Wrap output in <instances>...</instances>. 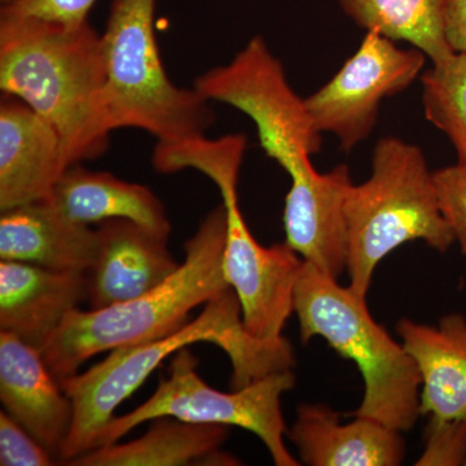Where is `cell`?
<instances>
[{
	"instance_id": "1",
	"label": "cell",
	"mask_w": 466,
	"mask_h": 466,
	"mask_svg": "<svg viewBox=\"0 0 466 466\" xmlns=\"http://www.w3.org/2000/svg\"><path fill=\"white\" fill-rule=\"evenodd\" d=\"M0 90L25 101L56 130L70 164L109 149L103 39L88 21H56L0 11Z\"/></svg>"
},
{
	"instance_id": "2",
	"label": "cell",
	"mask_w": 466,
	"mask_h": 466,
	"mask_svg": "<svg viewBox=\"0 0 466 466\" xmlns=\"http://www.w3.org/2000/svg\"><path fill=\"white\" fill-rule=\"evenodd\" d=\"M198 342L222 349L232 363L233 390L296 366L288 339L265 341L248 332L232 288L205 303L195 320L177 332L139 345L109 351V357L84 373L61 380L73 403V422L58 460L67 462L90 452L115 410L146 382L165 359Z\"/></svg>"
},
{
	"instance_id": "3",
	"label": "cell",
	"mask_w": 466,
	"mask_h": 466,
	"mask_svg": "<svg viewBox=\"0 0 466 466\" xmlns=\"http://www.w3.org/2000/svg\"><path fill=\"white\" fill-rule=\"evenodd\" d=\"M227 229L222 204L204 218L186 242V259L157 288L109 308L70 311L41 350L52 375L61 381L95 355L155 341L189 323L193 309L231 288L223 271Z\"/></svg>"
},
{
	"instance_id": "4",
	"label": "cell",
	"mask_w": 466,
	"mask_h": 466,
	"mask_svg": "<svg viewBox=\"0 0 466 466\" xmlns=\"http://www.w3.org/2000/svg\"><path fill=\"white\" fill-rule=\"evenodd\" d=\"M433 173L419 147L385 137L373 150L370 177L350 186L343 207L346 271L350 287L364 299L377 266L397 248L420 240L446 253L455 244Z\"/></svg>"
},
{
	"instance_id": "5",
	"label": "cell",
	"mask_w": 466,
	"mask_h": 466,
	"mask_svg": "<svg viewBox=\"0 0 466 466\" xmlns=\"http://www.w3.org/2000/svg\"><path fill=\"white\" fill-rule=\"evenodd\" d=\"M294 312L303 343L321 337L360 370L364 397L350 416L370 417L401 433L415 426L421 416L419 370L403 343L370 315L367 299L303 262Z\"/></svg>"
},
{
	"instance_id": "6",
	"label": "cell",
	"mask_w": 466,
	"mask_h": 466,
	"mask_svg": "<svg viewBox=\"0 0 466 466\" xmlns=\"http://www.w3.org/2000/svg\"><path fill=\"white\" fill-rule=\"evenodd\" d=\"M157 0H113L101 39L113 130L139 128L173 144L207 137L216 113L198 88L168 79L155 34Z\"/></svg>"
},
{
	"instance_id": "7",
	"label": "cell",
	"mask_w": 466,
	"mask_h": 466,
	"mask_svg": "<svg viewBox=\"0 0 466 466\" xmlns=\"http://www.w3.org/2000/svg\"><path fill=\"white\" fill-rule=\"evenodd\" d=\"M198 366L188 348L179 350L155 394L133 412L113 417L95 449L121 441L143 422L173 417L195 424L238 426L263 441L275 465L300 464L285 446L288 429L281 412V397L296 385L293 370L272 373L238 390L223 392L201 379Z\"/></svg>"
},
{
	"instance_id": "8",
	"label": "cell",
	"mask_w": 466,
	"mask_h": 466,
	"mask_svg": "<svg viewBox=\"0 0 466 466\" xmlns=\"http://www.w3.org/2000/svg\"><path fill=\"white\" fill-rule=\"evenodd\" d=\"M193 87L208 100L227 104L249 116L258 131L260 147L290 179L315 168L309 158L320 152L323 134L262 36L251 38L226 66L198 76Z\"/></svg>"
},
{
	"instance_id": "9",
	"label": "cell",
	"mask_w": 466,
	"mask_h": 466,
	"mask_svg": "<svg viewBox=\"0 0 466 466\" xmlns=\"http://www.w3.org/2000/svg\"><path fill=\"white\" fill-rule=\"evenodd\" d=\"M426 58L417 48L404 50L373 30L367 32L333 78L305 99L319 131L334 135L341 149L351 152L375 130L382 101L422 76Z\"/></svg>"
},
{
	"instance_id": "10",
	"label": "cell",
	"mask_w": 466,
	"mask_h": 466,
	"mask_svg": "<svg viewBox=\"0 0 466 466\" xmlns=\"http://www.w3.org/2000/svg\"><path fill=\"white\" fill-rule=\"evenodd\" d=\"M222 193L228 214L223 271L238 296L245 328L265 341L283 339L294 312L303 260L287 242L263 247L251 235L238 201V188Z\"/></svg>"
},
{
	"instance_id": "11",
	"label": "cell",
	"mask_w": 466,
	"mask_h": 466,
	"mask_svg": "<svg viewBox=\"0 0 466 466\" xmlns=\"http://www.w3.org/2000/svg\"><path fill=\"white\" fill-rule=\"evenodd\" d=\"M72 167L54 127L25 101L0 103V211L50 198Z\"/></svg>"
},
{
	"instance_id": "12",
	"label": "cell",
	"mask_w": 466,
	"mask_h": 466,
	"mask_svg": "<svg viewBox=\"0 0 466 466\" xmlns=\"http://www.w3.org/2000/svg\"><path fill=\"white\" fill-rule=\"evenodd\" d=\"M97 248L87 275L90 309L127 302L157 288L179 268L168 238L133 220L108 219L96 228Z\"/></svg>"
},
{
	"instance_id": "13",
	"label": "cell",
	"mask_w": 466,
	"mask_h": 466,
	"mask_svg": "<svg viewBox=\"0 0 466 466\" xmlns=\"http://www.w3.org/2000/svg\"><path fill=\"white\" fill-rule=\"evenodd\" d=\"M351 184L346 165L323 174L314 168L293 177L285 198V242L305 262L334 279L346 269L343 207Z\"/></svg>"
},
{
	"instance_id": "14",
	"label": "cell",
	"mask_w": 466,
	"mask_h": 466,
	"mask_svg": "<svg viewBox=\"0 0 466 466\" xmlns=\"http://www.w3.org/2000/svg\"><path fill=\"white\" fill-rule=\"evenodd\" d=\"M0 400L5 412L58 459L72 428V400L41 350L5 330H0Z\"/></svg>"
},
{
	"instance_id": "15",
	"label": "cell",
	"mask_w": 466,
	"mask_h": 466,
	"mask_svg": "<svg viewBox=\"0 0 466 466\" xmlns=\"http://www.w3.org/2000/svg\"><path fill=\"white\" fill-rule=\"evenodd\" d=\"M87 293L86 272L54 271L32 263H0V330L42 350Z\"/></svg>"
},
{
	"instance_id": "16",
	"label": "cell",
	"mask_w": 466,
	"mask_h": 466,
	"mask_svg": "<svg viewBox=\"0 0 466 466\" xmlns=\"http://www.w3.org/2000/svg\"><path fill=\"white\" fill-rule=\"evenodd\" d=\"M288 437L309 466H398L407 452L401 431L370 417L343 424L341 415L323 404L299 406Z\"/></svg>"
},
{
	"instance_id": "17",
	"label": "cell",
	"mask_w": 466,
	"mask_h": 466,
	"mask_svg": "<svg viewBox=\"0 0 466 466\" xmlns=\"http://www.w3.org/2000/svg\"><path fill=\"white\" fill-rule=\"evenodd\" d=\"M96 248V229L64 216L47 198L7 208L0 216L2 260L87 272Z\"/></svg>"
},
{
	"instance_id": "18",
	"label": "cell",
	"mask_w": 466,
	"mask_h": 466,
	"mask_svg": "<svg viewBox=\"0 0 466 466\" xmlns=\"http://www.w3.org/2000/svg\"><path fill=\"white\" fill-rule=\"evenodd\" d=\"M397 333L421 377V415L438 420L466 419L464 315H444L437 325L401 319Z\"/></svg>"
},
{
	"instance_id": "19",
	"label": "cell",
	"mask_w": 466,
	"mask_h": 466,
	"mask_svg": "<svg viewBox=\"0 0 466 466\" xmlns=\"http://www.w3.org/2000/svg\"><path fill=\"white\" fill-rule=\"evenodd\" d=\"M47 200L79 225H100L121 218L170 238L167 210L152 189L110 173L88 170L81 164L67 168Z\"/></svg>"
},
{
	"instance_id": "20",
	"label": "cell",
	"mask_w": 466,
	"mask_h": 466,
	"mask_svg": "<svg viewBox=\"0 0 466 466\" xmlns=\"http://www.w3.org/2000/svg\"><path fill=\"white\" fill-rule=\"evenodd\" d=\"M227 437L228 426L158 417L143 437L126 443L106 444L73 459L67 465H238V460L220 451Z\"/></svg>"
},
{
	"instance_id": "21",
	"label": "cell",
	"mask_w": 466,
	"mask_h": 466,
	"mask_svg": "<svg viewBox=\"0 0 466 466\" xmlns=\"http://www.w3.org/2000/svg\"><path fill=\"white\" fill-rule=\"evenodd\" d=\"M358 26L410 43L438 64L455 54L444 27V0H337Z\"/></svg>"
},
{
	"instance_id": "22",
	"label": "cell",
	"mask_w": 466,
	"mask_h": 466,
	"mask_svg": "<svg viewBox=\"0 0 466 466\" xmlns=\"http://www.w3.org/2000/svg\"><path fill=\"white\" fill-rule=\"evenodd\" d=\"M245 150L247 137L244 135H227L216 140L202 137L182 143H157L153 150L152 165L161 174L187 168L200 171L222 192L238 188Z\"/></svg>"
},
{
	"instance_id": "23",
	"label": "cell",
	"mask_w": 466,
	"mask_h": 466,
	"mask_svg": "<svg viewBox=\"0 0 466 466\" xmlns=\"http://www.w3.org/2000/svg\"><path fill=\"white\" fill-rule=\"evenodd\" d=\"M420 79L426 119L449 137L466 167V54L433 64Z\"/></svg>"
},
{
	"instance_id": "24",
	"label": "cell",
	"mask_w": 466,
	"mask_h": 466,
	"mask_svg": "<svg viewBox=\"0 0 466 466\" xmlns=\"http://www.w3.org/2000/svg\"><path fill=\"white\" fill-rule=\"evenodd\" d=\"M466 461V419H431L425 451L417 466H456Z\"/></svg>"
},
{
	"instance_id": "25",
	"label": "cell",
	"mask_w": 466,
	"mask_h": 466,
	"mask_svg": "<svg viewBox=\"0 0 466 466\" xmlns=\"http://www.w3.org/2000/svg\"><path fill=\"white\" fill-rule=\"evenodd\" d=\"M433 174L441 216L466 256V167L456 164Z\"/></svg>"
},
{
	"instance_id": "26",
	"label": "cell",
	"mask_w": 466,
	"mask_h": 466,
	"mask_svg": "<svg viewBox=\"0 0 466 466\" xmlns=\"http://www.w3.org/2000/svg\"><path fill=\"white\" fill-rule=\"evenodd\" d=\"M54 455L5 410H0V465L51 466Z\"/></svg>"
},
{
	"instance_id": "27",
	"label": "cell",
	"mask_w": 466,
	"mask_h": 466,
	"mask_svg": "<svg viewBox=\"0 0 466 466\" xmlns=\"http://www.w3.org/2000/svg\"><path fill=\"white\" fill-rule=\"evenodd\" d=\"M96 0H17L2 9L12 14L25 15L56 21L64 25H79L88 21Z\"/></svg>"
},
{
	"instance_id": "28",
	"label": "cell",
	"mask_w": 466,
	"mask_h": 466,
	"mask_svg": "<svg viewBox=\"0 0 466 466\" xmlns=\"http://www.w3.org/2000/svg\"><path fill=\"white\" fill-rule=\"evenodd\" d=\"M444 27L451 48L466 54V0H444Z\"/></svg>"
},
{
	"instance_id": "29",
	"label": "cell",
	"mask_w": 466,
	"mask_h": 466,
	"mask_svg": "<svg viewBox=\"0 0 466 466\" xmlns=\"http://www.w3.org/2000/svg\"><path fill=\"white\" fill-rule=\"evenodd\" d=\"M0 2H2L3 7V5H12V3L17 2V0H0Z\"/></svg>"
},
{
	"instance_id": "30",
	"label": "cell",
	"mask_w": 466,
	"mask_h": 466,
	"mask_svg": "<svg viewBox=\"0 0 466 466\" xmlns=\"http://www.w3.org/2000/svg\"><path fill=\"white\" fill-rule=\"evenodd\" d=\"M465 465H466V461H465Z\"/></svg>"
}]
</instances>
